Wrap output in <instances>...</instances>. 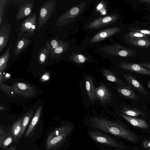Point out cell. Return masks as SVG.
I'll list each match as a JSON object with an SVG mask.
<instances>
[{
	"label": "cell",
	"mask_w": 150,
	"mask_h": 150,
	"mask_svg": "<svg viewBox=\"0 0 150 150\" xmlns=\"http://www.w3.org/2000/svg\"><path fill=\"white\" fill-rule=\"evenodd\" d=\"M90 125L97 129L121 137L133 143L139 140L133 132L128 129L119 121H113L103 117H93L91 118Z\"/></svg>",
	"instance_id": "cell-1"
},
{
	"label": "cell",
	"mask_w": 150,
	"mask_h": 150,
	"mask_svg": "<svg viewBox=\"0 0 150 150\" xmlns=\"http://www.w3.org/2000/svg\"><path fill=\"white\" fill-rule=\"evenodd\" d=\"M57 6L56 0L46 1L40 6L37 23L36 29L42 28L47 22Z\"/></svg>",
	"instance_id": "cell-2"
},
{
	"label": "cell",
	"mask_w": 150,
	"mask_h": 150,
	"mask_svg": "<svg viewBox=\"0 0 150 150\" xmlns=\"http://www.w3.org/2000/svg\"><path fill=\"white\" fill-rule=\"evenodd\" d=\"M86 3L83 2L68 10L58 18L55 26L62 27L71 23L83 11Z\"/></svg>",
	"instance_id": "cell-3"
},
{
	"label": "cell",
	"mask_w": 150,
	"mask_h": 150,
	"mask_svg": "<svg viewBox=\"0 0 150 150\" xmlns=\"http://www.w3.org/2000/svg\"><path fill=\"white\" fill-rule=\"evenodd\" d=\"M106 53L110 55H116L122 57H129L137 54V51L133 49L128 48L120 45L115 44L102 48Z\"/></svg>",
	"instance_id": "cell-4"
},
{
	"label": "cell",
	"mask_w": 150,
	"mask_h": 150,
	"mask_svg": "<svg viewBox=\"0 0 150 150\" xmlns=\"http://www.w3.org/2000/svg\"><path fill=\"white\" fill-rule=\"evenodd\" d=\"M37 15L33 13L25 19L18 28V35L27 38L33 36L36 29Z\"/></svg>",
	"instance_id": "cell-5"
},
{
	"label": "cell",
	"mask_w": 150,
	"mask_h": 150,
	"mask_svg": "<svg viewBox=\"0 0 150 150\" xmlns=\"http://www.w3.org/2000/svg\"><path fill=\"white\" fill-rule=\"evenodd\" d=\"M90 137L96 142L105 144L114 147L126 149L127 146L122 144L101 132L97 131H91L88 132Z\"/></svg>",
	"instance_id": "cell-6"
},
{
	"label": "cell",
	"mask_w": 150,
	"mask_h": 150,
	"mask_svg": "<svg viewBox=\"0 0 150 150\" xmlns=\"http://www.w3.org/2000/svg\"><path fill=\"white\" fill-rule=\"evenodd\" d=\"M11 86L16 96L29 97L37 94L35 88L26 83L17 82L14 83Z\"/></svg>",
	"instance_id": "cell-7"
},
{
	"label": "cell",
	"mask_w": 150,
	"mask_h": 150,
	"mask_svg": "<svg viewBox=\"0 0 150 150\" xmlns=\"http://www.w3.org/2000/svg\"><path fill=\"white\" fill-rule=\"evenodd\" d=\"M96 99L99 100L102 105L112 101V95L111 91L104 84H101L95 88Z\"/></svg>",
	"instance_id": "cell-8"
},
{
	"label": "cell",
	"mask_w": 150,
	"mask_h": 150,
	"mask_svg": "<svg viewBox=\"0 0 150 150\" xmlns=\"http://www.w3.org/2000/svg\"><path fill=\"white\" fill-rule=\"evenodd\" d=\"M118 17V15H112L100 18L91 22L87 26L90 29L100 28L115 23Z\"/></svg>",
	"instance_id": "cell-9"
},
{
	"label": "cell",
	"mask_w": 150,
	"mask_h": 150,
	"mask_svg": "<svg viewBox=\"0 0 150 150\" xmlns=\"http://www.w3.org/2000/svg\"><path fill=\"white\" fill-rule=\"evenodd\" d=\"M119 67L122 69L138 74L150 75V70L144 67L142 64L122 62Z\"/></svg>",
	"instance_id": "cell-10"
},
{
	"label": "cell",
	"mask_w": 150,
	"mask_h": 150,
	"mask_svg": "<svg viewBox=\"0 0 150 150\" xmlns=\"http://www.w3.org/2000/svg\"><path fill=\"white\" fill-rule=\"evenodd\" d=\"M34 3L32 1H27L19 7L15 20L18 21L27 16H30L32 13Z\"/></svg>",
	"instance_id": "cell-11"
},
{
	"label": "cell",
	"mask_w": 150,
	"mask_h": 150,
	"mask_svg": "<svg viewBox=\"0 0 150 150\" xmlns=\"http://www.w3.org/2000/svg\"><path fill=\"white\" fill-rule=\"evenodd\" d=\"M121 30V28L117 27H113L103 30L93 37L90 42L93 43L101 41L119 32Z\"/></svg>",
	"instance_id": "cell-12"
},
{
	"label": "cell",
	"mask_w": 150,
	"mask_h": 150,
	"mask_svg": "<svg viewBox=\"0 0 150 150\" xmlns=\"http://www.w3.org/2000/svg\"><path fill=\"white\" fill-rule=\"evenodd\" d=\"M11 32L10 24L3 23L0 26V52H1L6 47L8 42Z\"/></svg>",
	"instance_id": "cell-13"
},
{
	"label": "cell",
	"mask_w": 150,
	"mask_h": 150,
	"mask_svg": "<svg viewBox=\"0 0 150 150\" xmlns=\"http://www.w3.org/2000/svg\"><path fill=\"white\" fill-rule=\"evenodd\" d=\"M68 135L64 134L52 137H47L46 141V147L49 150L55 149L64 143Z\"/></svg>",
	"instance_id": "cell-14"
},
{
	"label": "cell",
	"mask_w": 150,
	"mask_h": 150,
	"mask_svg": "<svg viewBox=\"0 0 150 150\" xmlns=\"http://www.w3.org/2000/svg\"><path fill=\"white\" fill-rule=\"evenodd\" d=\"M123 76L127 81L129 86L138 91L144 96L148 95V93L146 89L134 77L127 74H125Z\"/></svg>",
	"instance_id": "cell-15"
},
{
	"label": "cell",
	"mask_w": 150,
	"mask_h": 150,
	"mask_svg": "<svg viewBox=\"0 0 150 150\" xmlns=\"http://www.w3.org/2000/svg\"><path fill=\"white\" fill-rule=\"evenodd\" d=\"M125 43L137 47L147 48L150 47V38L125 39Z\"/></svg>",
	"instance_id": "cell-16"
},
{
	"label": "cell",
	"mask_w": 150,
	"mask_h": 150,
	"mask_svg": "<svg viewBox=\"0 0 150 150\" xmlns=\"http://www.w3.org/2000/svg\"><path fill=\"white\" fill-rule=\"evenodd\" d=\"M119 115L134 126L143 129H147L149 126L144 120L137 118L121 113Z\"/></svg>",
	"instance_id": "cell-17"
},
{
	"label": "cell",
	"mask_w": 150,
	"mask_h": 150,
	"mask_svg": "<svg viewBox=\"0 0 150 150\" xmlns=\"http://www.w3.org/2000/svg\"><path fill=\"white\" fill-rule=\"evenodd\" d=\"M31 40L18 35L14 50L13 54L17 56L21 53L29 44Z\"/></svg>",
	"instance_id": "cell-18"
},
{
	"label": "cell",
	"mask_w": 150,
	"mask_h": 150,
	"mask_svg": "<svg viewBox=\"0 0 150 150\" xmlns=\"http://www.w3.org/2000/svg\"><path fill=\"white\" fill-rule=\"evenodd\" d=\"M50 55L49 43L46 42L45 46L39 50L37 56L38 62L40 64H43L46 62Z\"/></svg>",
	"instance_id": "cell-19"
},
{
	"label": "cell",
	"mask_w": 150,
	"mask_h": 150,
	"mask_svg": "<svg viewBox=\"0 0 150 150\" xmlns=\"http://www.w3.org/2000/svg\"><path fill=\"white\" fill-rule=\"evenodd\" d=\"M42 108V105L39 106L37 108L35 115L25 133V138L29 137L35 127L40 118Z\"/></svg>",
	"instance_id": "cell-20"
},
{
	"label": "cell",
	"mask_w": 150,
	"mask_h": 150,
	"mask_svg": "<svg viewBox=\"0 0 150 150\" xmlns=\"http://www.w3.org/2000/svg\"><path fill=\"white\" fill-rule=\"evenodd\" d=\"M85 89L87 95L90 100L94 103L96 99L93 81L91 77H88L85 80Z\"/></svg>",
	"instance_id": "cell-21"
},
{
	"label": "cell",
	"mask_w": 150,
	"mask_h": 150,
	"mask_svg": "<svg viewBox=\"0 0 150 150\" xmlns=\"http://www.w3.org/2000/svg\"><path fill=\"white\" fill-rule=\"evenodd\" d=\"M116 89L120 94L126 98L134 100L139 98L134 89L129 86L117 87Z\"/></svg>",
	"instance_id": "cell-22"
},
{
	"label": "cell",
	"mask_w": 150,
	"mask_h": 150,
	"mask_svg": "<svg viewBox=\"0 0 150 150\" xmlns=\"http://www.w3.org/2000/svg\"><path fill=\"white\" fill-rule=\"evenodd\" d=\"M102 72L103 75L108 81L115 83L119 86V87L125 86V83L115 73L110 70L105 69L103 70Z\"/></svg>",
	"instance_id": "cell-23"
},
{
	"label": "cell",
	"mask_w": 150,
	"mask_h": 150,
	"mask_svg": "<svg viewBox=\"0 0 150 150\" xmlns=\"http://www.w3.org/2000/svg\"><path fill=\"white\" fill-rule=\"evenodd\" d=\"M69 43L59 40V46L50 55V59H55L64 54L68 49Z\"/></svg>",
	"instance_id": "cell-24"
},
{
	"label": "cell",
	"mask_w": 150,
	"mask_h": 150,
	"mask_svg": "<svg viewBox=\"0 0 150 150\" xmlns=\"http://www.w3.org/2000/svg\"><path fill=\"white\" fill-rule=\"evenodd\" d=\"M72 130V127L69 125H66L55 129L48 135V137H52L64 134L69 135Z\"/></svg>",
	"instance_id": "cell-25"
},
{
	"label": "cell",
	"mask_w": 150,
	"mask_h": 150,
	"mask_svg": "<svg viewBox=\"0 0 150 150\" xmlns=\"http://www.w3.org/2000/svg\"><path fill=\"white\" fill-rule=\"evenodd\" d=\"M120 112L122 113L133 117L139 115L144 117L146 116V114L139 109L137 108H130L125 106L122 110L120 111Z\"/></svg>",
	"instance_id": "cell-26"
},
{
	"label": "cell",
	"mask_w": 150,
	"mask_h": 150,
	"mask_svg": "<svg viewBox=\"0 0 150 150\" xmlns=\"http://www.w3.org/2000/svg\"><path fill=\"white\" fill-rule=\"evenodd\" d=\"M12 45L11 42L5 53L0 57V71H4L6 69L10 57V52Z\"/></svg>",
	"instance_id": "cell-27"
},
{
	"label": "cell",
	"mask_w": 150,
	"mask_h": 150,
	"mask_svg": "<svg viewBox=\"0 0 150 150\" xmlns=\"http://www.w3.org/2000/svg\"><path fill=\"white\" fill-rule=\"evenodd\" d=\"M22 119L20 118L17 120L12 125L11 130L14 139L16 141L19 138L21 129Z\"/></svg>",
	"instance_id": "cell-28"
},
{
	"label": "cell",
	"mask_w": 150,
	"mask_h": 150,
	"mask_svg": "<svg viewBox=\"0 0 150 150\" xmlns=\"http://www.w3.org/2000/svg\"><path fill=\"white\" fill-rule=\"evenodd\" d=\"M34 113V112L33 110H30L27 112L24 116L22 119L21 131L19 136V138H21L24 134Z\"/></svg>",
	"instance_id": "cell-29"
},
{
	"label": "cell",
	"mask_w": 150,
	"mask_h": 150,
	"mask_svg": "<svg viewBox=\"0 0 150 150\" xmlns=\"http://www.w3.org/2000/svg\"><path fill=\"white\" fill-rule=\"evenodd\" d=\"M70 59L77 64H81L86 62L88 58L85 56L80 54H73L71 55Z\"/></svg>",
	"instance_id": "cell-30"
},
{
	"label": "cell",
	"mask_w": 150,
	"mask_h": 150,
	"mask_svg": "<svg viewBox=\"0 0 150 150\" xmlns=\"http://www.w3.org/2000/svg\"><path fill=\"white\" fill-rule=\"evenodd\" d=\"M0 89L8 96L13 97L16 96L11 86L1 83L0 85Z\"/></svg>",
	"instance_id": "cell-31"
},
{
	"label": "cell",
	"mask_w": 150,
	"mask_h": 150,
	"mask_svg": "<svg viewBox=\"0 0 150 150\" xmlns=\"http://www.w3.org/2000/svg\"><path fill=\"white\" fill-rule=\"evenodd\" d=\"M125 39L129 38H150V36H148L139 32L131 31L129 32L124 36Z\"/></svg>",
	"instance_id": "cell-32"
},
{
	"label": "cell",
	"mask_w": 150,
	"mask_h": 150,
	"mask_svg": "<svg viewBox=\"0 0 150 150\" xmlns=\"http://www.w3.org/2000/svg\"><path fill=\"white\" fill-rule=\"evenodd\" d=\"M8 1V0H0V26L3 23L5 10Z\"/></svg>",
	"instance_id": "cell-33"
},
{
	"label": "cell",
	"mask_w": 150,
	"mask_h": 150,
	"mask_svg": "<svg viewBox=\"0 0 150 150\" xmlns=\"http://www.w3.org/2000/svg\"><path fill=\"white\" fill-rule=\"evenodd\" d=\"M50 55L59 46V40L57 37L52 39L49 42Z\"/></svg>",
	"instance_id": "cell-34"
},
{
	"label": "cell",
	"mask_w": 150,
	"mask_h": 150,
	"mask_svg": "<svg viewBox=\"0 0 150 150\" xmlns=\"http://www.w3.org/2000/svg\"><path fill=\"white\" fill-rule=\"evenodd\" d=\"M129 29L131 31L137 32L150 36V29L138 27H130Z\"/></svg>",
	"instance_id": "cell-35"
},
{
	"label": "cell",
	"mask_w": 150,
	"mask_h": 150,
	"mask_svg": "<svg viewBox=\"0 0 150 150\" xmlns=\"http://www.w3.org/2000/svg\"><path fill=\"white\" fill-rule=\"evenodd\" d=\"M96 10L101 15H105L107 12V5L105 2L101 1L97 5Z\"/></svg>",
	"instance_id": "cell-36"
},
{
	"label": "cell",
	"mask_w": 150,
	"mask_h": 150,
	"mask_svg": "<svg viewBox=\"0 0 150 150\" xmlns=\"http://www.w3.org/2000/svg\"><path fill=\"white\" fill-rule=\"evenodd\" d=\"M13 138L11 136H10L8 137L5 139L3 142L2 146L3 149L5 148L11 144L13 141Z\"/></svg>",
	"instance_id": "cell-37"
},
{
	"label": "cell",
	"mask_w": 150,
	"mask_h": 150,
	"mask_svg": "<svg viewBox=\"0 0 150 150\" xmlns=\"http://www.w3.org/2000/svg\"><path fill=\"white\" fill-rule=\"evenodd\" d=\"M4 132L3 127L1 126L0 127V147L1 148L5 140L4 138Z\"/></svg>",
	"instance_id": "cell-38"
},
{
	"label": "cell",
	"mask_w": 150,
	"mask_h": 150,
	"mask_svg": "<svg viewBox=\"0 0 150 150\" xmlns=\"http://www.w3.org/2000/svg\"><path fill=\"white\" fill-rule=\"evenodd\" d=\"M50 77V74L49 72H46L42 76L40 80L43 82L47 81L49 79Z\"/></svg>",
	"instance_id": "cell-39"
},
{
	"label": "cell",
	"mask_w": 150,
	"mask_h": 150,
	"mask_svg": "<svg viewBox=\"0 0 150 150\" xmlns=\"http://www.w3.org/2000/svg\"><path fill=\"white\" fill-rule=\"evenodd\" d=\"M143 145L145 148H150V141L148 140H144L143 142Z\"/></svg>",
	"instance_id": "cell-40"
},
{
	"label": "cell",
	"mask_w": 150,
	"mask_h": 150,
	"mask_svg": "<svg viewBox=\"0 0 150 150\" xmlns=\"http://www.w3.org/2000/svg\"><path fill=\"white\" fill-rule=\"evenodd\" d=\"M145 68H146L150 70V62H143L141 64Z\"/></svg>",
	"instance_id": "cell-41"
},
{
	"label": "cell",
	"mask_w": 150,
	"mask_h": 150,
	"mask_svg": "<svg viewBox=\"0 0 150 150\" xmlns=\"http://www.w3.org/2000/svg\"><path fill=\"white\" fill-rule=\"evenodd\" d=\"M4 77L1 72L0 71V85L1 84L4 80Z\"/></svg>",
	"instance_id": "cell-42"
},
{
	"label": "cell",
	"mask_w": 150,
	"mask_h": 150,
	"mask_svg": "<svg viewBox=\"0 0 150 150\" xmlns=\"http://www.w3.org/2000/svg\"><path fill=\"white\" fill-rule=\"evenodd\" d=\"M142 2L147 4L150 5V0H140Z\"/></svg>",
	"instance_id": "cell-43"
},
{
	"label": "cell",
	"mask_w": 150,
	"mask_h": 150,
	"mask_svg": "<svg viewBox=\"0 0 150 150\" xmlns=\"http://www.w3.org/2000/svg\"><path fill=\"white\" fill-rule=\"evenodd\" d=\"M8 150H16V146H13L11 147Z\"/></svg>",
	"instance_id": "cell-44"
},
{
	"label": "cell",
	"mask_w": 150,
	"mask_h": 150,
	"mask_svg": "<svg viewBox=\"0 0 150 150\" xmlns=\"http://www.w3.org/2000/svg\"><path fill=\"white\" fill-rule=\"evenodd\" d=\"M147 86L150 89V80L147 83Z\"/></svg>",
	"instance_id": "cell-45"
},
{
	"label": "cell",
	"mask_w": 150,
	"mask_h": 150,
	"mask_svg": "<svg viewBox=\"0 0 150 150\" xmlns=\"http://www.w3.org/2000/svg\"><path fill=\"white\" fill-rule=\"evenodd\" d=\"M124 150L123 149H116V150Z\"/></svg>",
	"instance_id": "cell-46"
},
{
	"label": "cell",
	"mask_w": 150,
	"mask_h": 150,
	"mask_svg": "<svg viewBox=\"0 0 150 150\" xmlns=\"http://www.w3.org/2000/svg\"><path fill=\"white\" fill-rule=\"evenodd\" d=\"M149 150H150V149H149Z\"/></svg>",
	"instance_id": "cell-47"
}]
</instances>
